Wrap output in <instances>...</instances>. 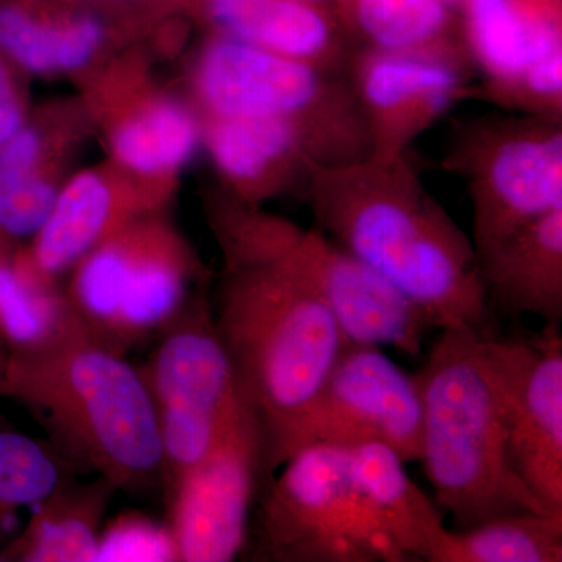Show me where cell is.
I'll return each instance as SVG.
<instances>
[{"label":"cell","instance_id":"31","mask_svg":"<svg viewBox=\"0 0 562 562\" xmlns=\"http://www.w3.org/2000/svg\"><path fill=\"white\" fill-rule=\"evenodd\" d=\"M11 63L0 55V146L25 125V105Z\"/></svg>","mask_w":562,"mask_h":562},{"label":"cell","instance_id":"36","mask_svg":"<svg viewBox=\"0 0 562 562\" xmlns=\"http://www.w3.org/2000/svg\"><path fill=\"white\" fill-rule=\"evenodd\" d=\"M443 3L452 2V0H442Z\"/></svg>","mask_w":562,"mask_h":562},{"label":"cell","instance_id":"28","mask_svg":"<svg viewBox=\"0 0 562 562\" xmlns=\"http://www.w3.org/2000/svg\"><path fill=\"white\" fill-rule=\"evenodd\" d=\"M355 21L371 49L465 50L450 38V14L442 0H355Z\"/></svg>","mask_w":562,"mask_h":562},{"label":"cell","instance_id":"12","mask_svg":"<svg viewBox=\"0 0 562 562\" xmlns=\"http://www.w3.org/2000/svg\"><path fill=\"white\" fill-rule=\"evenodd\" d=\"M501 386L509 457L520 482L562 514V338L558 325L531 335L486 336Z\"/></svg>","mask_w":562,"mask_h":562},{"label":"cell","instance_id":"4","mask_svg":"<svg viewBox=\"0 0 562 562\" xmlns=\"http://www.w3.org/2000/svg\"><path fill=\"white\" fill-rule=\"evenodd\" d=\"M422 369L416 375L420 461L435 502L452 516L454 527H473L506 514L550 513L514 471L486 335L441 330Z\"/></svg>","mask_w":562,"mask_h":562},{"label":"cell","instance_id":"14","mask_svg":"<svg viewBox=\"0 0 562 562\" xmlns=\"http://www.w3.org/2000/svg\"><path fill=\"white\" fill-rule=\"evenodd\" d=\"M316 251L322 291L346 346L394 347L419 357L428 333L438 330L430 314L319 231Z\"/></svg>","mask_w":562,"mask_h":562},{"label":"cell","instance_id":"29","mask_svg":"<svg viewBox=\"0 0 562 562\" xmlns=\"http://www.w3.org/2000/svg\"><path fill=\"white\" fill-rule=\"evenodd\" d=\"M468 99L490 102L512 113L562 122V52L543 58L509 81H473Z\"/></svg>","mask_w":562,"mask_h":562},{"label":"cell","instance_id":"30","mask_svg":"<svg viewBox=\"0 0 562 562\" xmlns=\"http://www.w3.org/2000/svg\"><path fill=\"white\" fill-rule=\"evenodd\" d=\"M95 562H180L168 520L124 512L105 520Z\"/></svg>","mask_w":562,"mask_h":562},{"label":"cell","instance_id":"19","mask_svg":"<svg viewBox=\"0 0 562 562\" xmlns=\"http://www.w3.org/2000/svg\"><path fill=\"white\" fill-rule=\"evenodd\" d=\"M105 25L52 0H0V55L32 74L74 72L101 50Z\"/></svg>","mask_w":562,"mask_h":562},{"label":"cell","instance_id":"2","mask_svg":"<svg viewBox=\"0 0 562 562\" xmlns=\"http://www.w3.org/2000/svg\"><path fill=\"white\" fill-rule=\"evenodd\" d=\"M317 231L294 225L257 254L225 261L214 324L266 449L312 402L344 342L317 269Z\"/></svg>","mask_w":562,"mask_h":562},{"label":"cell","instance_id":"24","mask_svg":"<svg viewBox=\"0 0 562 562\" xmlns=\"http://www.w3.org/2000/svg\"><path fill=\"white\" fill-rule=\"evenodd\" d=\"M201 124L187 106L166 98L146 99L114 124L111 154L139 179H169L190 160Z\"/></svg>","mask_w":562,"mask_h":562},{"label":"cell","instance_id":"17","mask_svg":"<svg viewBox=\"0 0 562 562\" xmlns=\"http://www.w3.org/2000/svg\"><path fill=\"white\" fill-rule=\"evenodd\" d=\"M492 312L562 321V209L524 225L476 255Z\"/></svg>","mask_w":562,"mask_h":562},{"label":"cell","instance_id":"23","mask_svg":"<svg viewBox=\"0 0 562 562\" xmlns=\"http://www.w3.org/2000/svg\"><path fill=\"white\" fill-rule=\"evenodd\" d=\"M85 331L65 288L33 271L24 244L0 235V341L10 355L44 349Z\"/></svg>","mask_w":562,"mask_h":562},{"label":"cell","instance_id":"9","mask_svg":"<svg viewBox=\"0 0 562 562\" xmlns=\"http://www.w3.org/2000/svg\"><path fill=\"white\" fill-rule=\"evenodd\" d=\"M138 371L157 420L166 487L206 452L243 395L203 292L155 339Z\"/></svg>","mask_w":562,"mask_h":562},{"label":"cell","instance_id":"10","mask_svg":"<svg viewBox=\"0 0 562 562\" xmlns=\"http://www.w3.org/2000/svg\"><path fill=\"white\" fill-rule=\"evenodd\" d=\"M369 442L390 447L405 462L420 461L419 382L382 349L346 346L312 402L269 443L266 472L271 480L305 447Z\"/></svg>","mask_w":562,"mask_h":562},{"label":"cell","instance_id":"3","mask_svg":"<svg viewBox=\"0 0 562 562\" xmlns=\"http://www.w3.org/2000/svg\"><path fill=\"white\" fill-rule=\"evenodd\" d=\"M0 397L27 409L77 471L117 491L161 482L160 436L138 368L87 333L10 355Z\"/></svg>","mask_w":562,"mask_h":562},{"label":"cell","instance_id":"16","mask_svg":"<svg viewBox=\"0 0 562 562\" xmlns=\"http://www.w3.org/2000/svg\"><path fill=\"white\" fill-rule=\"evenodd\" d=\"M205 143L238 201L258 202L297 188L319 154L291 122L266 117L206 116Z\"/></svg>","mask_w":562,"mask_h":562},{"label":"cell","instance_id":"15","mask_svg":"<svg viewBox=\"0 0 562 562\" xmlns=\"http://www.w3.org/2000/svg\"><path fill=\"white\" fill-rule=\"evenodd\" d=\"M157 205L135 181H116L103 171H83L63 184L49 217L25 244L33 271L60 284L66 272L103 239Z\"/></svg>","mask_w":562,"mask_h":562},{"label":"cell","instance_id":"13","mask_svg":"<svg viewBox=\"0 0 562 562\" xmlns=\"http://www.w3.org/2000/svg\"><path fill=\"white\" fill-rule=\"evenodd\" d=\"M473 66L465 50L358 52L350 88L360 106L371 155L408 154L413 140L468 99Z\"/></svg>","mask_w":562,"mask_h":562},{"label":"cell","instance_id":"7","mask_svg":"<svg viewBox=\"0 0 562 562\" xmlns=\"http://www.w3.org/2000/svg\"><path fill=\"white\" fill-rule=\"evenodd\" d=\"M280 468L258 498L255 561L409 562L362 501L349 450L305 447Z\"/></svg>","mask_w":562,"mask_h":562},{"label":"cell","instance_id":"34","mask_svg":"<svg viewBox=\"0 0 562 562\" xmlns=\"http://www.w3.org/2000/svg\"><path fill=\"white\" fill-rule=\"evenodd\" d=\"M63 2H66V3H79V2H87V0H63Z\"/></svg>","mask_w":562,"mask_h":562},{"label":"cell","instance_id":"18","mask_svg":"<svg viewBox=\"0 0 562 562\" xmlns=\"http://www.w3.org/2000/svg\"><path fill=\"white\" fill-rule=\"evenodd\" d=\"M464 47L484 83H503L562 52L560 7L549 0H468Z\"/></svg>","mask_w":562,"mask_h":562},{"label":"cell","instance_id":"33","mask_svg":"<svg viewBox=\"0 0 562 562\" xmlns=\"http://www.w3.org/2000/svg\"><path fill=\"white\" fill-rule=\"evenodd\" d=\"M120 2H125V3H149V2H154V0H120Z\"/></svg>","mask_w":562,"mask_h":562},{"label":"cell","instance_id":"11","mask_svg":"<svg viewBox=\"0 0 562 562\" xmlns=\"http://www.w3.org/2000/svg\"><path fill=\"white\" fill-rule=\"evenodd\" d=\"M268 482L261 420L241 395L206 452L165 487L180 562L235 561Z\"/></svg>","mask_w":562,"mask_h":562},{"label":"cell","instance_id":"26","mask_svg":"<svg viewBox=\"0 0 562 562\" xmlns=\"http://www.w3.org/2000/svg\"><path fill=\"white\" fill-rule=\"evenodd\" d=\"M50 168V140L27 122L0 146V235L21 243L40 232L61 190Z\"/></svg>","mask_w":562,"mask_h":562},{"label":"cell","instance_id":"37","mask_svg":"<svg viewBox=\"0 0 562 562\" xmlns=\"http://www.w3.org/2000/svg\"><path fill=\"white\" fill-rule=\"evenodd\" d=\"M303 2H312V0H303Z\"/></svg>","mask_w":562,"mask_h":562},{"label":"cell","instance_id":"27","mask_svg":"<svg viewBox=\"0 0 562 562\" xmlns=\"http://www.w3.org/2000/svg\"><path fill=\"white\" fill-rule=\"evenodd\" d=\"M76 473V465L47 439L0 427V546L21 509L33 508Z\"/></svg>","mask_w":562,"mask_h":562},{"label":"cell","instance_id":"32","mask_svg":"<svg viewBox=\"0 0 562 562\" xmlns=\"http://www.w3.org/2000/svg\"><path fill=\"white\" fill-rule=\"evenodd\" d=\"M10 353L3 342L0 341V386H2L3 379H5L7 368H9Z\"/></svg>","mask_w":562,"mask_h":562},{"label":"cell","instance_id":"6","mask_svg":"<svg viewBox=\"0 0 562 562\" xmlns=\"http://www.w3.org/2000/svg\"><path fill=\"white\" fill-rule=\"evenodd\" d=\"M205 116L291 122L314 144L322 165L371 155L368 131L349 80L336 72L217 35L194 77Z\"/></svg>","mask_w":562,"mask_h":562},{"label":"cell","instance_id":"1","mask_svg":"<svg viewBox=\"0 0 562 562\" xmlns=\"http://www.w3.org/2000/svg\"><path fill=\"white\" fill-rule=\"evenodd\" d=\"M301 194L317 231L405 292L438 330L497 333L472 239L406 154L313 162Z\"/></svg>","mask_w":562,"mask_h":562},{"label":"cell","instance_id":"35","mask_svg":"<svg viewBox=\"0 0 562 562\" xmlns=\"http://www.w3.org/2000/svg\"><path fill=\"white\" fill-rule=\"evenodd\" d=\"M169 2H177V3H180V2H184V0H169Z\"/></svg>","mask_w":562,"mask_h":562},{"label":"cell","instance_id":"21","mask_svg":"<svg viewBox=\"0 0 562 562\" xmlns=\"http://www.w3.org/2000/svg\"><path fill=\"white\" fill-rule=\"evenodd\" d=\"M224 35L251 46L336 72L342 50L335 25L303 0H203Z\"/></svg>","mask_w":562,"mask_h":562},{"label":"cell","instance_id":"20","mask_svg":"<svg viewBox=\"0 0 562 562\" xmlns=\"http://www.w3.org/2000/svg\"><path fill=\"white\" fill-rule=\"evenodd\" d=\"M116 492L102 476L68 480L33 506L24 530L0 547V561H98L99 538Z\"/></svg>","mask_w":562,"mask_h":562},{"label":"cell","instance_id":"5","mask_svg":"<svg viewBox=\"0 0 562 562\" xmlns=\"http://www.w3.org/2000/svg\"><path fill=\"white\" fill-rule=\"evenodd\" d=\"M202 268L179 232L155 213L88 251L66 297L88 336L117 353L154 342L198 297Z\"/></svg>","mask_w":562,"mask_h":562},{"label":"cell","instance_id":"8","mask_svg":"<svg viewBox=\"0 0 562 562\" xmlns=\"http://www.w3.org/2000/svg\"><path fill=\"white\" fill-rule=\"evenodd\" d=\"M441 168L468 187L473 249L483 254L562 209V122L519 113L454 122Z\"/></svg>","mask_w":562,"mask_h":562},{"label":"cell","instance_id":"22","mask_svg":"<svg viewBox=\"0 0 562 562\" xmlns=\"http://www.w3.org/2000/svg\"><path fill=\"white\" fill-rule=\"evenodd\" d=\"M347 450L351 475L376 522L409 561H428L446 528L438 503L413 482L390 447L369 442Z\"/></svg>","mask_w":562,"mask_h":562},{"label":"cell","instance_id":"25","mask_svg":"<svg viewBox=\"0 0 562 562\" xmlns=\"http://www.w3.org/2000/svg\"><path fill=\"white\" fill-rule=\"evenodd\" d=\"M562 514L516 513L443 528L428 562H561Z\"/></svg>","mask_w":562,"mask_h":562}]
</instances>
